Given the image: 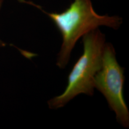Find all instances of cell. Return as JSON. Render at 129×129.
<instances>
[{"mask_svg":"<svg viewBox=\"0 0 129 129\" xmlns=\"http://www.w3.org/2000/svg\"><path fill=\"white\" fill-rule=\"evenodd\" d=\"M3 2H4V0H0V9H1V6H2ZM5 46H6V44H5L4 42L1 41V40H0V46L4 47Z\"/></svg>","mask_w":129,"mask_h":129,"instance_id":"obj_4","label":"cell"},{"mask_svg":"<svg viewBox=\"0 0 129 129\" xmlns=\"http://www.w3.org/2000/svg\"><path fill=\"white\" fill-rule=\"evenodd\" d=\"M105 43V36L99 29L84 35L83 54L69 74L64 91L47 102L50 109L61 108L79 94L93 95V80L101 67Z\"/></svg>","mask_w":129,"mask_h":129,"instance_id":"obj_2","label":"cell"},{"mask_svg":"<svg viewBox=\"0 0 129 129\" xmlns=\"http://www.w3.org/2000/svg\"><path fill=\"white\" fill-rule=\"evenodd\" d=\"M30 5L46 14L62 35V44L56 62V65L62 69L67 66L72 50L81 37L103 26L117 30L122 23V19L118 16L97 13L91 0H74L70 6L61 13L46 12L32 2Z\"/></svg>","mask_w":129,"mask_h":129,"instance_id":"obj_1","label":"cell"},{"mask_svg":"<svg viewBox=\"0 0 129 129\" xmlns=\"http://www.w3.org/2000/svg\"><path fill=\"white\" fill-rule=\"evenodd\" d=\"M124 69L117 62L115 48L105 43L101 68L93 80L94 88L104 95L108 106L115 114L117 122L124 128L129 127V111L124 99Z\"/></svg>","mask_w":129,"mask_h":129,"instance_id":"obj_3","label":"cell"}]
</instances>
